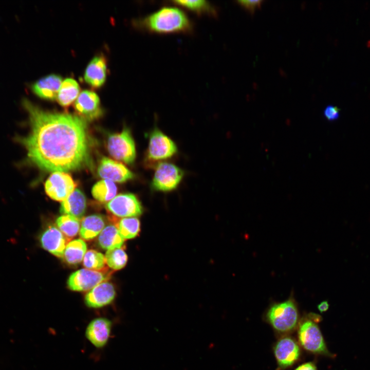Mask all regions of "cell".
I'll return each mask as SVG.
<instances>
[{
	"label": "cell",
	"mask_w": 370,
	"mask_h": 370,
	"mask_svg": "<svg viewBox=\"0 0 370 370\" xmlns=\"http://www.w3.org/2000/svg\"><path fill=\"white\" fill-rule=\"evenodd\" d=\"M30 131L17 141L28 160L42 170L70 172L90 164L91 140L86 120L66 113L46 111L26 98L22 100Z\"/></svg>",
	"instance_id": "1"
},
{
	"label": "cell",
	"mask_w": 370,
	"mask_h": 370,
	"mask_svg": "<svg viewBox=\"0 0 370 370\" xmlns=\"http://www.w3.org/2000/svg\"><path fill=\"white\" fill-rule=\"evenodd\" d=\"M139 26L146 31L157 34L189 33L193 23L181 9L164 6L139 21Z\"/></svg>",
	"instance_id": "2"
},
{
	"label": "cell",
	"mask_w": 370,
	"mask_h": 370,
	"mask_svg": "<svg viewBox=\"0 0 370 370\" xmlns=\"http://www.w3.org/2000/svg\"><path fill=\"white\" fill-rule=\"evenodd\" d=\"M309 319L302 320L298 330L301 346L306 351L316 355L332 356L328 351L320 329L317 324L320 316L311 313Z\"/></svg>",
	"instance_id": "3"
},
{
	"label": "cell",
	"mask_w": 370,
	"mask_h": 370,
	"mask_svg": "<svg viewBox=\"0 0 370 370\" xmlns=\"http://www.w3.org/2000/svg\"><path fill=\"white\" fill-rule=\"evenodd\" d=\"M268 323L277 332L287 334L293 331L299 320V311L293 299L276 303L268 308L266 314Z\"/></svg>",
	"instance_id": "4"
},
{
	"label": "cell",
	"mask_w": 370,
	"mask_h": 370,
	"mask_svg": "<svg viewBox=\"0 0 370 370\" xmlns=\"http://www.w3.org/2000/svg\"><path fill=\"white\" fill-rule=\"evenodd\" d=\"M177 152L175 143L157 128L149 135V145L145 157L148 166L158 164L160 161L174 156Z\"/></svg>",
	"instance_id": "5"
},
{
	"label": "cell",
	"mask_w": 370,
	"mask_h": 370,
	"mask_svg": "<svg viewBox=\"0 0 370 370\" xmlns=\"http://www.w3.org/2000/svg\"><path fill=\"white\" fill-rule=\"evenodd\" d=\"M106 147L109 155L119 161L132 164L135 160V144L128 128H125L119 133L110 134Z\"/></svg>",
	"instance_id": "6"
},
{
	"label": "cell",
	"mask_w": 370,
	"mask_h": 370,
	"mask_svg": "<svg viewBox=\"0 0 370 370\" xmlns=\"http://www.w3.org/2000/svg\"><path fill=\"white\" fill-rule=\"evenodd\" d=\"M184 176L183 171L177 165L168 162H161L156 166L151 183L152 189L169 192L176 189Z\"/></svg>",
	"instance_id": "7"
},
{
	"label": "cell",
	"mask_w": 370,
	"mask_h": 370,
	"mask_svg": "<svg viewBox=\"0 0 370 370\" xmlns=\"http://www.w3.org/2000/svg\"><path fill=\"white\" fill-rule=\"evenodd\" d=\"M77 186L70 175L65 172L52 173L45 183L46 194L55 201H64Z\"/></svg>",
	"instance_id": "8"
},
{
	"label": "cell",
	"mask_w": 370,
	"mask_h": 370,
	"mask_svg": "<svg viewBox=\"0 0 370 370\" xmlns=\"http://www.w3.org/2000/svg\"><path fill=\"white\" fill-rule=\"evenodd\" d=\"M105 207L110 213L119 217H136L143 212L140 201L132 193L120 194L116 196Z\"/></svg>",
	"instance_id": "9"
},
{
	"label": "cell",
	"mask_w": 370,
	"mask_h": 370,
	"mask_svg": "<svg viewBox=\"0 0 370 370\" xmlns=\"http://www.w3.org/2000/svg\"><path fill=\"white\" fill-rule=\"evenodd\" d=\"M274 354L280 369H286L299 360L301 349L298 343L290 336H284L276 342Z\"/></svg>",
	"instance_id": "10"
},
{
	"label": "cell",
	"mask_w": 370,
	"mask_h": 370,
	"mask_svg": "<svg viewBox=\"0 0 370 370\" xmlns=\"http://www.w3.org/2000/svg\"><path fill=\"white\" fill-rule=\"evenodd\" d=\"M74 107L78 116L85 120L97 119L102 114L99 97L88 90H84L79 95Z\"/></svg>",
	"instance_id": "11"
},
{
	"label": "cell",
	"mask_w": 370,
	"mask_h": 370,
	"mask_svg": "<svg viewBox=\"0 0 370 370\" xmlns=\"http://www.w3.org/2000/svg\"><path fill=\"white\" fill-rule=\"evenodd\" d=\"M105 279V275L102 272L81 269L70 274L67 280V285L73 291H87L92 289Z\"/></svg>",
	"instance_id": "12"
},
{
	"label": "cell",
	"mask_w": 370,
	"mask_h": 370,
	"mask_svg": "<svg viewBox=\"0 0 370 370\" xmlns=\"http://www.w3.org/2000/svg\"><path fill=\"white\" fill-rule=\"evenodd\" d=\"M97 173L102 179L113 182H123L134 177L133 173L122 163L107 157L100 160Z\"/></svg>",
	"instance_id": "13"
},
{
	"label": "cell",
	"mask_w": 370,
	"mask_h": 370,
	"mask_svg": "<svg viewBox=\"0 0 370 370\" xmlns=\"http://www.w3.org/2000/svg\"><path fill=\"white\" fill-rule=\"evenodd\" d=\"M112 325V321L107 318H95L87 325L85 337L96 347L103 348L110 337Z\"/></svg>",
	"instance_id": "14"
},
{
	"label": "cell",
	"mask_w": 370,
	"mask_h": 370,
	"mask_svg": "<svg viewBox=\"0 0 370 370\" xmlns=\"http://www.w3.org/2000/svg\"><path fill=\"white\" fill-rule=\"evenodd\" d=\"M40 242L41 246L52 254L59 257L64 256L66 240L57 227L50 226L45 229L40 235Z\"/></svg>",
	"instance_id": "15"
},
{
	"label": "cell",
	"mask_w": 370,
	"mask_h": 370,
	"mask_svg": "<svg viewBox=\"0 0 370 370\" xmlns=\"http://www.w3.org/2000/svg\"><path fill=\"white\" fill-rule=\"evenodd\" d=\"M115 295V288L112 283L102 282L86 294L85 303L89 308H101L111 303Z\"/></svg>",
	"instance_id": "16"
},
{
	"label": "cell",
	"mask_w": 370,
	"mask_h": 370,
	"mask_svg": "<svg viewBox=\"0 0 370 370\" xmlns=\"http://www.w3.org/2000/svg\"><path fill=\"white\" fill-rule=\"evenodd\" d=\"M60 76L51 74L42 78L32 84L31 90L38 97L50 101L57 99L62 83Z\"/></svg>",
	"instance_id": "17"
},
{
	"label": "cell",
	"mask_w": 370,
	"mask_h": 370,
	"mask_svg": "<svg viewBox=\"0 0 370 370\" xmlns=\"http://www.w3.org/2000/svg\"><path fill=\"white\" fill-rule=\"evenodd\" d=\"M106 61L102 55L94 57L85 69L84 78L90 86L98 88L105 83L106 78Z\"/></svg>",
	"instance_id": "18"
},
{
	"label": "cell",
	"mask_w": 370,
	"mask_h": 370,
	"mask_svg": "<svg viewBox=\"0 0 370 370\" xmlns=\"http://www.w3.org/2000/svg\"><path fill=\"white\" fill-rule=\"evenodd\" d=\"M86 199L84 194L79 189H76L61 203L60 213L63 215L72 216L80 221L85 213Z\"/></svg>",
	"instance_id": "19"
},
{
	"label": "cell",
	"mask_w": 370,
	"mask_h": 370,
	"mask_svg": "<svg viewBox=\"0 0 370 370\" xmlns=\"http://www.w3.org/2000/svg\"><path fill=\"white\" fill-rule=\"evenodd\" d=\"M105 222L103 216L100 214L88 215L82 220L80 236L86 240H90L99 235L105 228Z\"/></svg>",
	"instance_id": "20"
},
{
	"label": "cell",
	"mask_w": 370,
	"mask_h": 370,
	"mask_svg": "<svg viewBox=\"0 0 370 370\" xmlns=\"http://www.w3.org/2000/svg\"><path fill=\"white\" fill-rule=\"evenodd\" d=\"M124 239L117 227L110 225L105 227L101 232L98 241L102 249L109 250L120 248L124 244Z\"/></svg>",
	"instance_id": "21"
},
{
	"label": "cell",
	"mask_w": 370,
	"mask_h": 370,
	"mask_svg": "<svg viewBox=\"0 0 370 370\" xmlns=\"http://www.w3.org/2000/svg\"><path fill=\"white\" fill-rule=\"evenodd\" d=\"M80 86L73 79L67 78L62 83L57 96L58 103L63 107L69 106L79 96Z\"/></svg>",
	"instance_id": "22"
},
{
	"label": "cell",
	"mask_w": 370,
	"mask_h": 370,
	"mask_svg": "<svg viewBox=\"0 0 370 370\" xmlns=\"http://www.w3.org/2000/svg\"><path fill=\"white\" fill-rule=\"evenodd\" d=\"M171 2L174 5L179 6L198 15H206L212 16L217 15L215 8L209 2L207 1H174Z\"/></svg>",
	"instance_id": "23"
},
{
	"label": "cell",
	"mask_w": 370,
	"mask_h": 370,
	"mask_svg": "<svg viewBox=\"0 0 370 370\" xmlns=\"http://www.w3.org/2000/svg\"><path fill=\"white\" fill-rule=\"evenodd\" d=\"M117 188L114 182L103 179L94 184L91 190L93 197L101 202H109L116 195Z\"/></svg>",
	"instance_id": "24"
},
{
	"label": "cell",
	"mask_w": 370,
	"mask_h": 370,
	"mask_svg": "<svg viewBox=\"0 0 370 370\" xmlns=\"http://www.w3.org/2000/svg\"><path fill=\"white\" fill-rule=\"evenodd\" d=\"M86 250L87 245L84 240L74 239L67 244L63 257L68 263L77 264L83 260Z\"/></svg>",
	"instance_id": "25"
},
{
	"label": "cell",
	"mask_w": 370,
	"mask_h": 370,
	"mask_svg": "<svg viewBox=\"0 0 370 370\" xmlns=\"http://www.w3.org/2000/svg\"><path fill=\"white\" fill-rule=\"evenodd\" d=\"M58 229L68 238L75 236L80 231V220L69 215H62L56 220Z\"/></svg>",
	"instance_id": "26"
},
{
	"label": "cell",
	"mask_w": 370,
	"mask_h": 370,
	"mask_svg": "<svg viewBox=\"0 0 370 370\" xmlns=\"http://www.w3.org/2000/svg\"><path fill=\"white\" fill-rule=\"evenodd\" d=\"M140 221L135 217H125L121 219L117 228L124 239L135 237L140 231Z\"/></svg>",
	"instance_id": "27"
},
{
	"label": "cell",
	"mask_w": 370,
	"mask_h": 370,
	"mask_svg": "<svg viewBox=\"0 0 370 370\" xmlns=\"http://www.w3.org/2000/svg\"><path fill=\"white\" fill-rule=\"evenodd\" d=\"M105 262L107 265L114 270L123 268L126 264L127 255L121 248L107 250L105 255Z\"/></svg>",
	"instance_id": "28"
},
{
	"label": "cell",
	"mask_w": 370,
	"mask_h": 370,
	"mask_svg": "<svg viewBox=\"0 0 370 370\" xmlns=\"http://www.w3.org/2000/svg\"><path fill=\"white\" fill-rule=\"evenodd\" d=\"M105 263V256L94 250L87 251L83 260V266L86 269L91 270L98 271L102 269Z\"/></svg>",
	"instance_id": "29"
},
{
	"label": "cell",
	"mask_w": 370,
	"mask_h": 370,
	"mask_svg": "<svg viewBox=\"0 0 370 370\" xmlns=\"http://www.w3.org/2000/svg\"><path fill=\"white\" fill-rule=\"evenodd\" d=\"M340 110L337 106L329 105L324 109L323 115L329 121H334L338 120L340 117Z\"/></svg>",
	"instance_id": "30"
},
{
	"label": "cell",
	"mask_w": 370,
	"mask_h": 370,
	"mask_svg": "<svg viewBox=\"0 0 370 370\" xmlns=\"http://www.w3.org/2000/svg\"><path fill=\"white\" fill-rule=\"evenodd\" d=\"M263 1H237V3L243 8L246 9L251 14H253L256 9L261 8Z\"/></svg>",
	"instance_id": "31"
},
{
	"label": "cell",
	"mask_w": 370,
	"mask_h": 370,
	"mask_svg": "<svg viewBox=\"0 0 370 370\" xmlns=\"http://www.w3.org/2000/svg\"><path fill=\"white\" fill-rule=\"evenodd\" d=\"M294 370H318L316 364L312 362H308L298 366Z\"/></svg>",
	"instance_id": "32"
},
{
	"label": "cell",
	"mask_w": 370,
	"mask_h": 370,
	"mask_svg": "<svg viewBox=\"0 0 370 370\" xmlns=\"http://www.w3.org/2000/svg\"><path fill=\"white\" fill-rule=\"evenodd\" d=\"M328 308L329 304L327 301L322 302L318 306V309L321 313L326 311Z\"/></svg>",
	"instance_id": "33"
}]
</instances>
